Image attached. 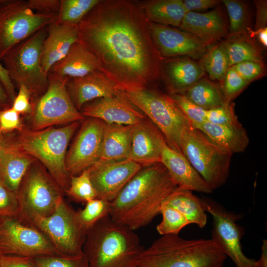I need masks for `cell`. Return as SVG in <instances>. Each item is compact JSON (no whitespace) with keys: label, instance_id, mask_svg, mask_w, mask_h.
I'll use <instances>...</instances> for the list:
<instances>
[{"label":"cell","instance_id":"18","mask_svg":"<svg viewBox=\"0 0 267 267\" xmlns=\"http://www.w3.org/2000/svg\"><path fill=\"white\" fill-rule=\"evenodd\" d=\"M148 25L161 57L183 55L198 57L205 51L206 46L189 33L150 21Z\"/></svg>","mask_w":267,"mask_h":267},{"label":"cell","instance_id":"2","mask_svg":"<svg viewBox=\"0 0 267 267\" xmlns=\"http://www.w3.org/2000/svg\"><path fill=\"white\" fill-rule=\"evenodd\" d=\"M178 186L160 163L142 167L110 202L109 216L134 231L150 223Z\"/></svg>","mask_w":267,"mask_h":267},{"label":"cell","instance_id":"41","mask_svg":"<svg viewBox=\"0 0 267 267\" xmlns=\"http://www.w3.org/2000/svg\"><path fill=\"white\" fill-rule=\"evenodd\" d=\"M36 267H89L85 256L76 258L51 256L32 259Z\"/></svg>","mask_w":267,"mask_h":267},{"label":"cell","instance_id":"15","mask_svg":"<svg viewBox=\"0 0 267 267\" xmlns=\"http://www.w3.org/2000/svg\"><path fill=\"white\" fill-rule=\"evenodd\" d=\"M104 122L88 117L67 152L65 166L71 176H77L100 159Z\"/></svg>","mask_w":267,"mask_h":267},{"label":"cell","instance_id":"42","mask_svg":"<svg viewBox=\"0 0 267 267\" xmlns=\"http://www.w3.org/2000/svg\"><path fill=\"white\" fill-rule=\"evenodd\" d=\"M222 91L227 102L236 97L249 84L232 67H229L223 80Z\"/></svg>","mask_w":267,"mask_h":267},{"label":"cell","instance_id":"54","mask_svg":"<svg viewBox=\"0 0 267 267\" xmlns=\"http://www.w3.org/2000/svg\"><path fill=\"white\" fill-rule=\"evenodd\" d=\"M258 35L260 42L266 47L267 46V27L255 32Z\"/></svg>","mask_w":267,"mask_h":267},{"label":"cell","instance_id":"55","mask_svg":"<svg viewBox=\"0 0 267 267\" xmlns=\"http://www.w3.org/2000/svg\"><path fill=\"white\" fill-rule=\"evenodd\" d=\"M3 137V134L0 132V145Z\"/></svg>","mask_w":267,"mask_h":267},{"label":"cell","instance_id":"57","mask_svg":"<svg viewBox=\"0 0 267 267\" xmlns=\"http://www.w3.org/2000/svg\"><path fill=\"white\" fill-rule=\"evenodd\" d=\"M2 1V0H0V3Z\"/></svg>","mask_w":267,"mask_h":267},{"label":"cell","instance_id":"1","mask_svg":"<svg viewBox=\"0 0 267 267\" xmlns=\"http://www.w3.org/2000/svg\"><path fill=\"white\" fill-rule=\"evenodd\" d=\"M77 26L79 40L118 89H148L158 78L161 57L137 2L101 0Z\"/></svg>","mask_w":267,"mask_h":267},{"label":"cell","instance_id":"26","mask_svg":"<svg viewBox=\"0 0 267 267\" xmlns=\"http://www.w3.org/2000/svg\"><path fill=\"white\" fill-rule=\"evenodd\" d=\"M192 125L215 144L232 154L244 152L249 145L247 132L240 122L219 125L206 121Z\"/></svg>","mask_w":267,"mask_h":267},{"label":"cell","instance_id":"49","mask_svg":"<svg viewBox=\"0 0 267 267\" xmlns=\"http://www.w3.org/2000/svg\"><path fill=\"white\" fill-rule=\"evenodd\" d=\"M256 7V17L255 31L267 27V1L265 0H255Z\"/></svg>","mask_w":267,"mask_h":267},{"label":"cell","instance_id":"9","mask_svg":"<svg viewBox=\"0 0 267 267\" xmlns=\"http://www.w3.org/2000/svg\"><path fill=\"white\" fill-rule=\"evenodd\" d=\"M42 232L62 256L76 258L84 256L86 231L81 225L77 213L61 197L52 213L46 217L37 216L28 222Z\"/></svg>","mask_w":267,"mask_h":267},{"label":"cell","instance_id":"11","mask_svg":"<svg viewBox=\"0 0 267 267\" xmlns=\"http://www.w3.org/2000/svg\"><path fill=\"white\" fill-rule=\"evenodd\" d=\"M48 78L46 90L32 102V111L28 116L29 128L39 131L83 121L85 117L74 106L67 90V80L51 73L48 74Z\"/></svg>","mask_w":267,"mask_h":267},{"label":"cell","instance_id":"35","mask_svg":"<svg viewBox=\"0 0 267 267\" xmlns=\"http://www.w3.org/2000/svg\"><path fill=\"white\" fill-rule=\"evenodd\" d=\"M110 202L95 198L86 203L85 207L77 213L78 219L87 231L99 221L109 216Z\"/></svg>","mask_w":267,"mask_h":267},{"label":"cell","instance_id":"33","mask_svg":"<svg viewBox=\"0 0 267 267\" xmlns=\"http://www.w3.org/2000/svg\"><path fill=\"white\" fill-rule=\"evenodd\" d=\"M101 0H60L56 21L78 25Z\"/></svg>","mask_w":267,"mask_h":267},{"label":"cell","instance_id":"17","mask_svg":"<svg viewBox=\"0 0 267 267\" xmlns=\"http://www.w3.org/2000/svg\"><path fill=\"white\" fill-rule=\"evenodd\" d=\"M80 112L85 118H94L106 123L125 125H136L146 117L123 90L86 103Z\"/></svg>","mask_w":267,"mask_h":267},{"label":"cell","instance_id":"30","mask_svg":"<svg viewBox=\"0 0 267 267\" xmlns=\"http://www.w3.org/2000/svg\"><path fill=\"white\" fill-rule=\"evenodd\" d=\"M182 214L189 223H194L203 228L207 222V215L202 199L192 191L178 188L173 192L164 202Z\"/></svg>","mask_w":267,"mask_h":267},{"label":"cell","instance_id":"58","mask_svg":"<svg viewBox=\"0 0 267 267\" xmlns=\"http://www.w3.org/2000/svg\"></svg>","mask_w":267,"mask_h":267},{"label":"cell","instance_id":"23","mask_svg":"<svg viewBox=\"0 0 267 267\" xmlns=\"http://www.w3.org/2000/svg\"><path fill=\"white\" fill-rule=\"evenodd\" d=\"M100 66L97 56L79 40L72 45L67 55L51 68L48 73L67 80L99 70Z\"/></svg>","mask_w":267,"mask_h":267},{"label":"cell","instance_id":"56","mask_svg":"<svg viewBox=\"0 0 267 267\" xmlns=\"http://www.w3.org/2000/svg\"><path fill=\"white\" fill-rule=\"evenodd\" d=\"M1 178V175H0V178Z\"/></svg>","mask_w":267,"mask_h":267},{"label":"cell","instance_id":"20","mask_svg":"<svg viewBox=\"0 0 267 267\" xmlns=\"http://www.w3.org/2000/svg\"><path fill=\"white\" fill-rule=\"evenodd\" d=\"M79 40L77 25L61 23L56 20L49 24L41 54V63L44 72L48 74L51 68L63 59Z\"/></svg>","mask_w":267,"mask_h":267},{"label":"cell","instance_id":"45","mask_svg":"<svg viewBox=\"0 0 267 267\" xmlns=\"http://www.w3.org/2000/svg\"><path fill=\"white\" fill-rule=\"evenodd\" d=\"M231 67L248 84L261 77L265 72L263 64L251 61L241 62Z\"/></svg>","mask_w":267,"mask_h":267},{"label":"cell","instance_id":"38","mask_svg":"<svg viewBox=\"0 0 267 267\" xmlns=\"http://www.w3.org/2000/svg\"><path fill=\"white\" fill-rule=\"evenodd\" d=\"M160 214L162 215V220L157 225L156 229L161 235L178 234L184 226L190 224L182 214L168 205H162Z\"/></svg>","mask_w":267,"mask_h":267},{"label":"cell","instance_id":"46","mask_svg":"<svg viewBox=\"0 0 267 267\" xmlns=\"http://www.w3.org/2000/svg\"><path fill=\"white\" fill-rule=\"evenodd\" d=\"M11 107L20 114L29 115L32 111L30 95L23 86L18 87V92L13 100Z\"/></svg>","mask_w":267,"mask_h":267},{"label":"cell","instance_id":"4","mask_svg":"<svg viewBox=\"0 0 267 267\" xmlns=\"http://www.w3.org/2000/svg\"><path fill=\"white\" fill-rule=\"evenodd\" d=\"M226 258L211 239L164 235L143 249L135 267H222Z\"/></svg>","mask_w":267,"mask_h":267},{"label":"cell","instance_id":"53","mask_svg":"<svg viewBox=\"0 0 267 267\" xmlns=\"http://www.w3.org/2000/svg\"><path fill=\"white\" fill-rule=\"evenodd\" d=\"M267 241L264 240L262 247V255L260 259L256 261L255 267H267Z\"/></svg>","mask_w":267,"mask_h":267},{"label":"cell","instance_id":"48","mask_svg":"<svg viewBox=\"0 0 267 267\" xmlns=\"http://www.w3.org/2000/svg\"><path fill=\"white\" fill-rule=\"evenodd\" d=\"M0 267H36L32 259L15 256H0Z\"/></svg>","mask_w":267,"mask_h":267},{"label":"cell","instance_id":"36","mask_svg":"<svg viewBox=\"0 0 267 267\" xmlns=\"http://www.w3.org/2000/svg\"><path fill=\"white\" fill-rule=\"evenodd\" d=\"M65 195L77 202L86 203L96 198V193L87 170L77 176H71L69 186Z\"/></svg>","mask_w":267,"mask_h":267},{"label":"cell","instance_id":"47","mask_svg":"<svg viewBox=\"0 0 267 267\" xmlns=\"http://www.w3.org/2000/svg\"><path fill=\"white\" fill-rule=\"evenodd\" d=\"M29 7L36 13L43 14L57 15L60 6V0H28Z\"/></svg>","mask_w":267,"mask_h":267},{"label":"cell","instance_id":"51","mask_svg":"<svg viewBox=\"0 0 267 267\" xmlns=\"http://www.w3.org/2000/svg\"><path fill=\"white\" fill-rule=\"evenodd\" d=\"M0 82L4 88L10 102L12 103L17 94L13 82L9 77L6 70L0 62Z\"/></svg>","mask_w":267,"mask_h":267},{"label":"cell","instance_id":"13","mask_svg":"<svg viewBox=\"0 0 267 267\" xmlns=\"http://www.w3.org/2000/svg\"><path fill=\"white\" fill-rule=\"evenodd\" d=\"M0 256L63 257L42 232L18 218L0 220Z\"/></svg>","mask_w":267,"mask_h":267},{"label":"cell","instance_id":"8","mask_svg":"<svg viewBox=\"0 0 267 267\" xmlns=\"http://www.w3.org/2000/svg\"><path fill=\"white\" fill-rule=\"evenodd\" d=\"M126 92L131 101L161 132L167 144L181 152L180 139L191 122L172 97L149 88Z\"/></svg>","mask_w":267,"mask_h":267},{"label":"cell","instance_id":"27","mask_svg":"<svg viewBox=\"0 0 267 267\" xmlns=\"http://www.w3.org/2000/svg\"><path fill=\"white\" fill-rule=\"evenodd\" d=\"M134 127L104 123L99 160L129 159Z\"/></svg>","mask_w":267,"mask_h":267},{"label":"cell","instance_id":"37","mask_svg":"<svg viewBox=\"0 0 267 267\" xmlns=\"http://www.w3.org/2000/svg\"><path fill=\"white\" fill-rule=\"evenodd\" d=\"M226 8L230 22L229 36L241 35L248 31V10L245 3L237 0L222 1Z\"/></svg>","mask_w":267,"mask_h":267},{"label":"cell","instance_id":"52","mask_svg":"<svg viewBox=\"0 0 267 267\" xmlns=\"http://www.w3.org/2000/svg\"><path fill=\"white\" fill-rule=\"evenodd\" d=\"M10 102L7 94L0 82V109H4L11 107Z\"/></svg>","mask_w":267,"mask_h":267},{"label":"cell","instance_id":"22","mask_svg":"<svg viewBox=\"0 0 267 267\" xmlns=\"http://www.w3.org/2000/svg\"><path fill=\"white\" fill-rule=\"evenodd\" d=\"M160 163L178 188L204 193L213 191L186 158L171 148L166 141L163 145Z\"/></svg>","mask_w":267,"mask_h":267},{"label":"cell","instance_id":"29","mask_svg":"<svg viewBox=\"0 0 267 267\" xmlns=\"http://www.w3.org/2000/svg\"><path fill=\"white\" fill-rule=\"evenodd\" d=\"M148 21L179 27L188 12L181 0H152L137 2Z\"/></svg>","mask_w":267,"mask_h":267},{"label":"cell","instance_id":"34","mask_svg":"<svg viewBox=\"0 0 267 267\" xmlns=\"http://www.w3.org/2000/svg\"><path fill=\"white\" fill-rule=\"evenodd\" d=\"M202 65L211 79L223 81L229 67L227 56L222 43L209 50L203 58Z\"/></svg>","mask_w":267,"mask_h":267},{"label":"cell","instance_id":"39","mask_svg":"<svg viewBox=\"0 0 267 267\" xmlns=\"http://www.w3.org/2000/svg\"><path fill=\"white\" fill-rule=\"evenodd\" d=\"M19 207L16 194L0 178V220L18 218Z\"/></svg>","mask_w":267,"mask_h":267},{"label":"cell","instance_id":"32","mask_svg":"<svg viewBox=\"0 0 267 267\" xmlns=\"http://www.w3.org/2000/svg\"><path fill=\"white\" fill-rule=\"evenodd\" d=\"M222 44L227 56L229 67L246 61L263 64L262 56L257 47L241 35L230 36Z\"/></svg>","mask_w":267,"mask_h":267},{"label":"cell","instance_id":"3","mask_svg":"<svg viewBox=\"0 0 267 267\" xmlns=\"http://www.w3.org/2000/svg\"><path fill=\"white\" fill-rule=\"evenodd\" d=\"M144 249L134 230L107 216L86 231L83 251L89 267H135Z\"/></svg>","mask_w":267,"mask_h":267},{"label":"cell","instance_id":"31","mask_svg":"<svg viewBox=\"0 0 267 267\" xmlns=\"http://www.w3.org/2000/svg\"><path fill=\"white\" fill-rule=\"evenodd\" d=\"M183 94L189 99L206 110L227 102L222 89L207 80H200Z\"/></svg>","mask_w":267,"mask_h":267},{"label":"cell","instance_id":"5","mask_svg":"<svg viewBox=\"0 0 267 267\" xmlns=\"http://www.w3.org/2000/svg\"><path fill=\"white\" fill-rule=\"evenodd\" d=\"M79 125V122H74L58 128L39 131L24 125L20 130L10 133L17 148L44 167L64 195L71 177L65 166L67 148Z\"/></svg>","mask_w":267,"mask_h":267},{"label":"cell","instance_id":"16","mask_svg":"<svg viewBox=\"0 0 267 267\" xmlns=\"http://www.w3.org/2000/svg\"><path fill=\"white\" fill-rule=\"evenodd\" d=\"M142 167L129 159L99 160L87 169L96 198L112 202Z\"/></svg>","mask_w":267,"mask_h":267},{"label":"cell","instance_id":"6","mask_svg":"<svg viewBox=\"0 0 267 267\" xmlns=\"http://www.w3.org/2000/svg\"><path fill=\"white\" fill-rule=\"evenodd\" d=\"M46 32L47 27L40 29L11 48L1 60L13 84L27 89L31 103L42 96L48 86V74L41 63Z\"/></svg>","mask_w":267,"mask_h":267},{"label":"cell","instance_id":"10","mask_svg":"<svg viewBox=\"0 0 267 267\" xmlns=\"http://www.w3.org/2000/svg\"><path fill=\"white\" fill-rule=\"evenodd\" d=\"M18 219L28 222L37 217H46L64 195L44 167L38 161L31 164L18 187Z\"/></svg>","mask_w":267,"mask_h":267},{"label":"cell","instance_id":"12","mask_svg":"<svg viewBox=\"0 0 267 267\" xmlns=\"http://www.w3.org/2000/svg\"><path fill=\"white\" fill-rule=\"evenodd\" d=\"M57 15L36 13L25 0L0 3V61L16 45L56 20Z\"/></svg>","mask_w":267,"mask_h":267},{"label":"cell","instance_id":"28","mask_svg":"<svg viewBox=\"0 0 267 267\" xmlns=\"http://www.w3.org/2000/svg\"><path fill=\"white\" fill-rule=\"evenodd\" d=\"M165 69L171 94L183 93L200 80L205 72L201 64L187 58L169 61Z\"/></svg>","mask_w":267,"mask_h":267},{"label":"cell","instance_id":"40","mask_svg":"<svg viewBox=\"0 0 267 267\" xmlns=\"http://www.w3.org/2000/svg\"><path fill=\"white\" fill-rule=\"evenodd\" d=\"M170 96L192 125L206 121L207 110L194 103L183 94H172Z\"/></svg>","mask_w":267,"mask_h":267},{"label":"cell","instance_id":"43","mask_svg":"<svg viewBox=\"0 0 267 267\" xmlns=\"http://www.w3.org/2000/svg\"><path fill=\"white\" fill-rule=\"evenodd\" d=\"M206 121L219 125L239 122L234 112V104L230 102L207 110Z\"/></svg>","mask_w":267,"mask_h":267},{"label":"cell","instance_id":"14","mask_svg":"<svg viewBox=\"0 0 267 267\" xmlns=\"http://www.w3.org/2000/svg\"><path fill=\"white\" fill-rule=\"evenodd\" d=\"M202 200L206 212L213 218L211 239L231 259L236 267H255L256 261L246 257L242 251L240 240L243 232L236 223L239 216L214 201Z\"/></svg>","mask_w":267,"mask_h":267},{"label":"cell","instance_id":"24","mask_svg":"<svg viewBox=\"0 0 267 267\" xmlns=\"http://www.w3.org/2000/svg\"><path fill=\"white\" fill-rule=\"evenodd\" d=\"M34 160L17 148L10 133L3 134L0 145L1 178L16 194L22 178Z\"/></svg>","mask_w":267,"mask_h":267},{"label":"cell","instance_id":"19","mask_svg":"<svg viewBox=\"0 0 267 267\" xmlns=\"http://www.w3.org/2000/svg\"><path fill=\"white\" fill-rule=\"evenodd\" d=\"M164 136L148 119L134 125L129 159L145 167L160 162Z\"/></svg>","mask_w":267,"mask_h":267},{"label":"cell","instance_id":"21","mask_svg":"<svg viewBox=\"0 0 267 267\" xmlns=\"http://www.w3.org/2000/svg\"><path fill=\"white\" fill-rule=\"evenodd\" d=\"M66 88L73 103L80 112L86 103L97 98L115 95L120 91L99 70L81 77L67 80Z\"/></svg>","mask_w":267,"mask_h":267},{"label":"cell","instance_id":"50","mask_svg":"<svg viewBox=\"0 0 267 267\" xmlns=\"http://www.w3.org/2000/svg\"><path fill=\"white\" fill-rule=\"evenodd\" d=\"M182 1L187 11L192 12L211 8L219 2L217 0H184Z\"/></svg>","mask_w":267,"mask_h":267},{"label":"cell","instance_id":"7","mask_svg":"<svg viewBox=\"0 0 267 267\" xmlns=\"http://www.w3.org/2000/svg\"><path fill=\"white\" fill-rule=\"evenodd\" d=\"M179 148L213 191L226 182L232 154L213 142L191 123L182 134Z\"/></svg>","mask_w":267,"mask_h":267},{"label":"cell","instance_id":"25","mask_svg":"<svg viewBox=\"0 0 267 267\" xmlns=\"http://www.w3.org/2000/svg\"><path fill=\"white\" fill-rule=\"evenodd\" d=\"M179 27L195 36L206 46L215 44L227 33L222 17L215 10L205 13L188 11Z\"/></svg>","mask_w":267,"mask_h":267},{"label":"cell","instance_id":"44","mask_svg":"<svg viewBox=\"0 0 267 267\" xmlns=\"http://www.w3.org/2000/svg\"><path fill=\"white\" fill-rule=\"evenodd\" d=\"M20 115L11 106L0 109V132L5 134L20 130L24 125Z\"/></svg>","mask_w":267,"mask_h":267}]
</instances>
